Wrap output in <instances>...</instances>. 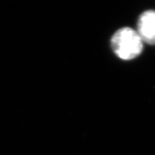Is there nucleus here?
Returning <instances> with one entry per match:
<instances>
[{
	"label": "nucleus",
	"instance_id": "nucleus-1",
	"mask_svg": "<svg viewBox=\"0 0 155 155\" xmlns=\"http://www.w3.org/2000/svg\"><path fill=\"white\" fill-rule=\"evenodd\" d=\"M111 45L114 53L119 58L130 61L140 55L143 50V41L137 30L122 28L112 36Z\"/></svg>",
	"mask_w": 155,
	"mask_h": 155
},
{
	"label": "nucleus",
	"instance_id": "nucleus-2",
	"mask_svg": "<svg viewBox=\"0 0 155 155\" xmlns=\"http://www.w3.org/2000/svg\"><path fill=\"white\" fill-rule=\"evenodd\" d=\"M137 31L143 42L155 45V11L148 10L140 15Z\"/></svg>",
	"mask_w": 155,
	"mask_h": 155
}]
</instances>
